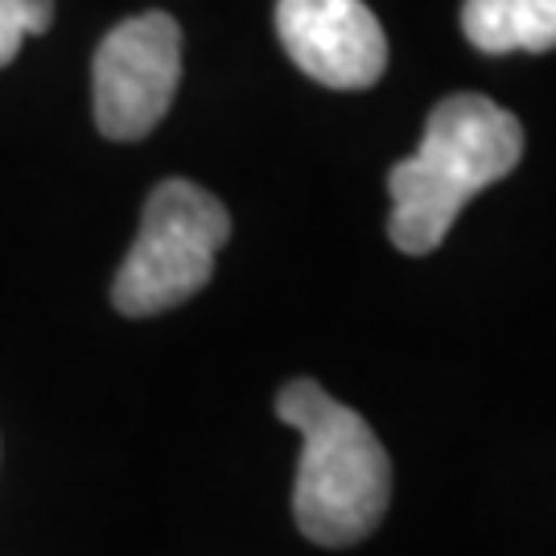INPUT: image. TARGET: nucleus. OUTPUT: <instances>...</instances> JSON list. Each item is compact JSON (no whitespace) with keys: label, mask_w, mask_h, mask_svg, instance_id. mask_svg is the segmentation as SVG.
Segmentation results:
<instances>
[{"label":"nucleus","mask_w":556,"mask_h":556,"mask_svg":"<svg viewBox=\"0 0 556 556\" xmlns=\"http://www.w3.org/2000/svg\"><path fill=\"white\" fill-rule=\"evenodd\" d=\"M523 157V124L486 96L457 91L441 100L413 157L392 165L388 239L404 256L438 252L462 206L503 181Z\"/></svg>","instance_id":"1"},{"label":"nucleus","mask_w":556,"mask_h":556,"mask_svg":"<svg viewBox=\"0 0 556 556\" xmlns=\"http://www.w3.org/2000/svg\"><path fill=\"white\" fill-rule=\"evenodd\" d=\"M277 417L301 433L293 519L321 548H351L379 528L392 503V457L355 408L314 379H289Z\"/></svg>","instance_id":"2"},{"label":"nucleus","mask_w":556,"mask_h":556,"mask_svg":"<svg viewBox=\"0 0 556 556\" xmlns=\"http://www.w3.org/2000/svg\"><path fill=\"white\" fill-rule=\"evenodd\" d=\"M231 239V215L199 181L169 178L144 202L132 252L112 280V305L124 318L178 309L215 277V256Z\"/></svg>","instance_id":"3"},{"label":"nucleus","mask_w":556,"mask_h":556,"mask_svg":"<svg viewBox=\"0 0 556 556\" xmlns=\"http://www.w3.org/2000/svg\"><path fill=\"white\" fill-rule=\"evenodd\" d=\"M96 124L108 140H140L157 128L181 83V25L169 13L119 21L100 41Z\"/></svg>","instance_id":"4"},{"label":"nucleus","mask_w":556,"mask_h":556,"mask_svg":"<svg viewBox=\"0 0 556 556\" xmlns=\"http://www.w3.org/2000/svg\"><path fill=\"white\" fill-rule=\"evenodd\" d=\"M277 34L301 75L334 91L383 79L388 38L363 0H277Z\"/></svg>","instance_id":"5"},{"label":"nucleus","mask_w":556,"mask_h":556,"mask_svg":"<svg viewBox=\"0 0 556 556\" xmlns=\"http://www.w3.org/2000/svg\"><path fill=\"white\" fill-rule=\"evenodd\" d=\"M466 41L482 54H548L556 50V0H466Z\"/></svg>","instance_id":"6"},{"label":"nucleus","mask_w":556,"mask_h":556,"mask_svg":"<svg viewBox=\"0 0 556 556\" xmlns=\"http://www.w3.org/2000/svg\"><path fill=\"white\" fill-rule=\"evenodd\" d=\"M54 21V0H0V66L17 59L21 41L38 38Z\"/></svg>","instance_id":"7"}]
</instances>
